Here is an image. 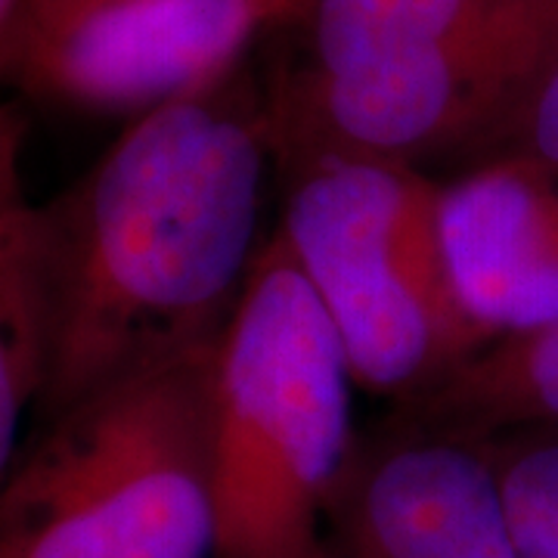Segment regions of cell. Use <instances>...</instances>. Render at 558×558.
Returning <instances> with one entry per match:
<instances>
[{"instance_id": "obj_9", "label": "cell", "mask_w": 558, "mask_h": 558, "mask_svg": "<svg viewBox=\"0 0 558 558\" xmlns=\"http://www.w3.org/2000/svg\"><path fill=\"white\" fill-rule=\"evenodd\" d=\"M28 119L0 90V484L20 453L22 422L44 385L38 202L25 186Z\"/></svg>"}, {"instance_id": "obj_5", "label": "cell", "mask_w": 558, "mask_h": 558, "mask_svg": "<svg viewBox=\"0 0 558 558\" xmlns=\"http://www.w3.org/2000/svg\"><path fill=\"white\" fill-rule=\"evenodd\" d=\"M556 57L558 0H515L428 50L344 72L301 69L264 100L270 153L282 168L326 156L465 168Z\"/></svg>"}, {"instance_id": "obj_11", "label": "cell", "mask_w": 558, "mask_h": 558, "mask_svg": "<svg viewBox=\"0 0 558 558\" xmlns=\"http://www.w3.org/2000/svg\"><path fill=\"white\" fill-rule=\"evenodd\" d=\"M515 0H314L307 16L314 72H344L438 47L494 22Z\"/></svg>"}, {"instance_id": "obj_6", "label": "cell", "mask_w": 558, "mask_h": 558, "mask_svg": "<svg viewBox=\"0 0 558 558\" xmlns=\"http://www.w3.org/2000/svg\"><path fill=\"white\" fill-rule=\"evenodd\" d=\"M314 0H25L0 90L94 116H143L242 65Z\"/></svg>"}, {"instance_id": "obj_4", "label": "cell", "mask_w": 558, "mask_h": 558, "mask_svg": "<svg viewBox=\"0 0 558 558\" xmlns=\"http://www.w3.org/2000/svg\"><path fill=\"white\" fill-rule=\"evenodd\" d=\"M289 178L277 233L332 323L354 385L416 400L490 339L465 314L440 233V186L381 159H307Z\"/></svg>"}, {"instance_id": "obj_7", "label": "cell", "mask_w": 558, "mask_h": 558, "mask_svg": "<svg viewBox=\"0 0 558 558\" xmlns=\"http://www.w3.org/2000/svg\"><path fill=\"white\" fill-rule=\"evenodd\" d=\"M311 558H519L478 440L398 416L363 428Z\"/></svg>"}, {"instance_id": "obj_12", "label": "cell", "mask_w": 558, "mask_h": 558, "mask_svg": "<svg viewBox=\"0 0 558 558\" xmlns=\"http://www.w3.org/2000/svg\"><path fill=\"white\" fill-rule=\"evenodd\" d=\"M519 558H558V422L481 438Z\"/></svg>"}, {"instance_id": "obj_13", "label": "cell", "mask_w": 558, "mask_h": 558, "mask_svg": "<svg viewBox=\"0 0 558 558\" xmlns=\"http://www.w3.org/2000/svg\"><path fill=\"white\" fill-rule=\"evenodd\" d=\"M487 159H524L558 174V57L465 168Z\"/></svg>"}, {"instance_id": "obj_14", "label": "cell", "mask_w": 558, "mask_h": 558, "mask_svg": "<svg viewBox=\"0 0 558 558\" xmlns=\"http://www.w3.org/2000/svg\"><path fill=\"white\" fill-rule=\"evenodd\" d=\"M22 3L25 0H0V72L7 65V57L13 50L16 40V28L22 20Z\"/></svg>"}, {"instance_id": "obj_1", "label": "cell", "mask_w": 558, "mask_h": 558, "mask_svg": "<svg viewBox=\"0 0 558 558\" xmlns=\"http://www.w3.org/2000/svg\"><path fill=\"white\" fill-rule=\"evenodd\" d=\"M270 153L242 65L143 112L38 202L47 422L109 381L220 339L258 258Z\"/></svg>"}, {"instance_id": "obj_2", "label": "cell", "mask_w": 558, "mask_h": 558, "mask_svg": "<svg viewBox=\"0 0 558 558\" xmlns=\"http://www.w3.org/2000/svg\"><path fill=\"white\" fill-rule=\"evenodd\" d=\"M218 341L40 422L0 484V558H211Z\"/></svg>"}, {"instance_id": "obj_3", "label": "cell", "mask_w": 558, "mask_h": 558, "mask_svg": "<svg viewBox=\"0 0 558 558\" xmlns=\"http://www.w3.org/2000/svg\"><path fill=\"white\" fill-rule=\"evenodd\" d=\"M341 341L277 230L211 369V558H311L357 444Z\"/></svg>"}, {"instance_id": "obj_8", "label": "cell", "mask_w": 558, "mask_h": 558, "mask_svg": "<svg viewBox=\"0 0 558 558\" xmlns=\"http://www.w3.org/2000/svg\"><path fill=\"white\" fill-rule=\"evenodd\" d=\"M440 233L465 314L494 341L558 323V174L487 159L440 186Z\"/></svg>"}, {"instance_id": "obj_10", "label": "cell", "mask_w": 558, "mask_h": 558, "mask_svg": "<svg viewBox=\"0 0 558 558\" xmlns=\"http://www.w3.org/2000/svg\"><path fill=\"white\" fill-rule=\"evenodd\" d=\"M391 416L469 440L558 422V323L494 341L428 395L391 407Z\"/></svg>"}]
</instances>
